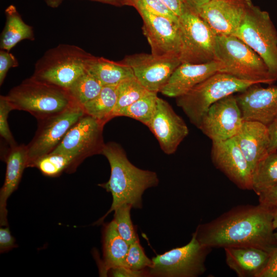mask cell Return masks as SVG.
Wrapping results in <instances>:
<instances>
[{
    "mask_svg": "<svg viewBox=\"0 0 277 277\" xmlns=\"http://www.w3.org/2000/svg\"><path fill=\"white\" fill-rule=\"evenodd\" d=\"M244 121L260 122L268 126L277 116V86L266 88L253 84L235 95Z\"/></svg>",
    "mask_w": 277,
    "mask_h": 277,
    "instance_id": "18",
    "label": "cell"
},
{
    "mask_svg": "<svg viewBox=\"0 0 277 277\" xmlns=\"http://www.w3.org/2000/svg\"><path fill=\"white\" fill-rule=\"evenodd\" d=\"M17 246L15 239L12 235L9 227L1 226L0 228V252L4 253Z\"/></svg>",
    "mask_w": 277,
    "mask_h": 277,
    "instance_id": "37",
    "label": "cell"
},
{
    "mask_svg": "<svg viewBox=\"0 0 277 277\" xmlns=\"http://www.w3.org/2000/svg\"><path fill=\"white\" fill-rule=\"evenodd\" d=\"M161 1L179 17L188 6L185 0H161Z\"/></svg>",
    "mask_w": 277,
    "mask_h": 277,
    "instance_id": "41",
    "label": "cell"
},
{
    "mask_svg": "<svg viewBox=\"0 0 277 277\" xmlns=\"http://www.w3.org/2000/svg\"><path fill=\"white\" fill-rule=\"evenodd\" d=\"M243 122L235 95L231 94L219 100L208 108L199 129L212 142L223 141L234 137Z\"/></svg>",
    "mask_w": 277,
    "mask_h": 277,
    "instance_id": "14",
    "label": "cell"
},
{
    "mask_svg": "<svg viewBox=\"0 0 277 277\" xmlns=\"http://www.w3.org/2000/svg\"><path fill=\"white\" fill-rule=\"evenodd\" d=\"M157 93L148 91L138 100L121 110L116 117H129L148 126L155 111L158 98Z\"/></svg>",
    "mask_w": 277,
    "mask_h": 277,
    "instance_id": "29",
    "label": "cell"
},
{
    "mask_svg": "<svg viewBox=\"0 0 277 277\" xmlns=\"http://www.w3.org/2000/svg\"><path fill=\"white\" fill-rule=\"evenodd\" d=\"M147 91L135 76L122 81L116 86V103L112 113V118L116 117L121 110L138 100Z\"/></svg>",
    "mask_w": 277,
    "mask_h": 277,
    "instance_id": "31",
    "label": "cell"
},
{
    "mask_svg": "<svg viewBox=\"0 0 277 277\" xmlns=\"http://www.w3.org/2000/svg\"><path fill=\"white\" fill-rule=\"evenodd\" d=\"M269 136V153L277 151V116L267 126Z\"/></svg>",
    "mask_w": 277,
    "mask_h": 277,
    "instance_id": "42",
    "label": "cell"
},
{
    "mask_svg": "<svg viewBox=\"0 0 277 277\" xmlns=\"http://www.w3.org/2000/svg\"><path fill=\"white\" fill-rule=\"evenodd\" d=\"M234 36L262 57L277 80V30L269 13L251 2Z\"/></svg>",
    "mask_w": 277,
    "mask_h": 277,
    "instance_id": "7",
    "label": "cell"
},
{
    "mask_svg": "<svg viewBox=\"0 0 277 277\" xmlns=\"http://www.w3.org/2000/svg\"><path fill=\"white\" fill-rule=\"evenodd\" d=\"M5 13L6 23L1 35V49L10 51L23 40H34L32 27L23 20L15 6H8Z\"/></svg>",
    "mask_w": 277,
    "mask_h": 277,
    "instance_id": "25",
    "label": "cell"
},
{
    "mask_svg": "<svg viewBox=\"0 0 277 277\" xmlns=\"http://www.w3.org/2000/svg\"><path fill=\"white\" fill-rule=\"evenodd\" d=\"M211 248L202 245L195 233L186 245L152 258L150 277H196L205 272V261Z\"/></svg>",
    "mask_w": 277,
    "mask_h": 277,
    "instance_id": "8",
    "label": "cell"
},
{
    "mask_svg": "<svg viewBox=\"0 0 277 277\" xmlns=\"http://www.w3.org/2000/svg\"><path fill=\"white\" fill-rule=\"evenodd\" d=\"M47 5L52 8H56L60 6L64 0H44Z\"/></svg>",
    "mask_w": 277,
    "mask_h": 277,
    "instance_id": "45",
    "label": "cell"
},
{
    "mask_svg": "<svg viewBox=\"0 0 277 277\" xmlns=\"http://www.w3.org/2000/svg\"><path fill=\"white\" fill-rule=\"evenodd\" d=\"M116 86H103L95 97L82 106L85 114L104 125L113 118L112 113L117 98Z\"/></svg>",
    "mask_w": 277,
    "mask_h": 277,
    "instance_id": "26",
    "label": "cell"
},
{
    "mask_svg": "<svg viewBox=\"0 0 277 277\" xmlns=\"http://www.w3.org/2000/svg\"><path fill=\"white\" fill-rule=\"evenodd\" d=\"M260 277H277V246L270 252L268 264Z\"/></svg>",
    "mask_w": 277,
    "mask_h": 277,
    "instance_id": "40",
    "label": "cell"
},
{
    "mask_svg": "<svg viewBox=\"0 0 277 277\" xmlns=\"http://www.w3.org/2000/svg\"><path fill=\"white\" fill-rule=\"evenodd\" d=\"M181 63L199 64L214 60L216 35L196 11L187 6L179 17Z\"/></svg>",
    "mask_w": 277,
    "mask_h": 277,
    "instance_id": "9",
    "label": "cell"
},
{
    "mask_svg": "<svg viewBox=\"0 0 277 277\" xmlns=\"http://www.w3.org/2000/svg\"><path fill=\"white\" fill-rule=\"evenodd\" d=\"M273 225L275 231V236L277 239V208L274 209Z\"/></svg>",
    "mask_w": 277,
    "mask_h": 277,
    "instance_id": "46",
    "label": "cell"
},
{
    "mask_svg": "<svg viewBox=\"0 0 277 277\" xmlns=\"http://www.w3.org/2000/svg\"><path fill=\"white\" fill-rule=\"evenodd\" d=\"M87 70L103 85L117 86L123 80L134 76L131 68L120 62H115L94 55L89 59Z\"/></svg>",
    "mask_w": 277,
    "mask_h": 277,
    "instance_id": "24",
    "label": "cell"
},
{
    "mask_svg": "<svg viewBox=\"0 0 277 277\" xmlns=\"http://www.w3.org/2000/svg\"><path fill=\"white\" fill-rule=\"evenodd\" d=\"M103 85L86 70L68 89L73 100L83 106L95 97L101 92Z\"/></svg>",
    "mask_w": 277,
    "mask_h": 277,
    "instance_id": "30",
    "label": "cell"
},
{
    "mask_svg": "<svg viewBox=\"0 0 277 277\" xmlns=\"http://www.w3.org/2000/svg\"><path fill=\"white\" fill-rule=\"evenodd\" d=\"M220 68V63L215 60L199 64L181 63L161 92L168 97L176 98L219 72Z\"/></svg>",
    "mask_w": 277,
    "mask_h": 277,
    "instance_id": "19",
    "label": "cell"
},
{
    "mask_svg": "<svg viewBox=\"0 0 277 277\" xmlns=\"http://www.w3.org/2000/svg\"><path fill=\"white\" fill-rule=\"evenodd\" d=\"M255 83L216 72L184 94L176 97V104L190 123L199 128L202 117L213 104L229 95L242 92Z\"/></svg>",
    "mask_w": 277,
    "mask_h": 277,
    "instance_id": "6",
    "label": "cell"
},
{
    "mask_svg": "<svg viewBox=\"0 0 277 277\" xmlns=\"http://www.w3.org/2000/svg\"><path fill=\"white\" fill-rule=\"evenodd\" d=\"M224 249L227 265L239 277H260L270 256V252L255 247Z\"/></svg>",
    "mask_w": 277,
    "mask_h": 277,
    "instance_id": "22",
    "label": "cell"
},
{
    "mask_svg": "<svg viewBox=\"0 0 277 277\" xmlns=\"http://www.w3.org/2000/svg\"><path fill=\"white\" fill-rule=\"evenodd\" d=\"M75 157L63 153H50L34 161L30 167L37 168L44 175L56 177L63 172H73L78 167Z\"/></svg>",
    "mask_w": 277,
    "mask_h": 277,
    "instance_id": "27",
    "label": "cell"
},
{
    "mask_svg": "<svg viewBox=\"0 0 277 277\" xmlns=\"http://www.w3.org/2000/svg\"><path fill=\"white\" fill-rule=\"evenodd\" d=\"M104 125L85 114L51 153L70 154L75 157L78 166L87 157L102 154L105 144L103 136Z\"/></svg>",
    "mask_w": 277,
    "mask_h": 277,
    "instance_id": "11",
    "label": "cell"
},
{
    "mask_svg": "<svg viewBox=\"0 0 277 277\" xmlns=\"http://www.w3.org/2000/svg\"><path fill=\"white\" fill-rule=\"evenodd\" d=\"M121 62L131 68L135 78L148 91L156 93L161 92L181 63L179 56L152 53L127 55Z\"/></svg>",
    "mask_w": 277,
    "mask_h": 277,
    "instance_id": "13",
    "label": "cell"
},
{
    "mask_svg": "<svg viewBox=\"0 0 277 277\" xmlns=\"http://www.w3.org/2000/svg\"><path fill=\"white\" fill-rule=\"evenodd\" d=\"M14 110L6 96H0V134L10 147L15 146L16 143L9 127L8 116L9 112Z\"/></svg>",
    "mask_w": 277,
    "mask_h": 277,
    "instance_id": "34",
    "label": "cell"
},
{
    "mask_svg": "<svg viewBox=\"0 0 277 277\" xmlns=\"http://www.w3.org/2000/svg\"><path fill=\"white\" fill-rule=\"evenodd\" d=\"M152 265V259L146 255L139 240L129 245L126 267L135 271H143L148 270Z\"/></svg>",
    "mask_w": 277,
    "mask_h": 277,
    "instance_id": "33",
    "label": "cell"
},
{
    "mask_svg": "<svg viewBox=\"0 0 277 277\" xmlns=\"http://www.w3.org/2000/svg\"><path fill=\"white\" fill-rule=\"evenodd\" d=\"M132 207L128 204H123L114 210L113 221L120 235L128 244L139 240L132 223L130 211Z\"/></svg>",
    "mask_w": 277,
    "mask_h": 277,
    "instance_id": "32",
    "label": "cell"
},
{
    "mask_svg": "<svg viewBox=\"0 0 277 277\" xmlns=\"http://www.w3.org/2000/svg\"><path fill=\"white\" fill-rule=\"evenodd\" d=\"M277 185V151L269 153L252 172V190L259 195Z\"/></svg>",
    "mask_w": 277,
    "mask_h": 277,
    "instance_id": "28",
    "label": "cell"
},
{
    "mask_svg": "<svg viewBox=\"0 0 277 277\" xmlns=\"http://www.w3.org/2000/svg\"><path fill=\"white\" fill-rule=\"evenodd\" d=\"M273 213L260 203L238 206L199 225L194 233L202 245L211 248L251 246L271 252L277 246Z\"/></svg>",
    "mask_w": 277,
    "mask_h": 277,
    "instance_id": "1",
    "label": "cell"
},
{
    "mask_svg": "<svg viewBox=\"0 0 277 277\" xmlns=\"http://www.w3.org/2000/svg\"><path fill=\"white\" fill-rule=\"evenodd\" d=\"M18 66L16 57L10 51L3 49L0 51V85L1 86L9 69Z\"/></svg>",
    "mask_w": 277,
    "mask_h": 277,
    "instance_id": "36",
    "label": "cell"
},
{
    "mask_svg": "<svg viewBox=\"0 0 277 277\" xmlns=\"http://www.w3.org/2000/svg\"><path fill=\"white\" fill-rule=\"evenodd\" d=\"M150 12L179 22V17L161 0H134Z\"/></svg>",
    "mask_w": 277,
    "mask_h": 277,
    "instance_id": "35",
    "label": "cell"
},
{
    "mask_svg": "<svg viewBox=\"0 0 277 277\" xmlns=\"http://www.w3.org/2000/svg\"><path fill=\"white\" fill-rule=\"evenodd\" d=\"M251 0H211L195 11L217 36L234 35Z\"/></svg>",
    "mask_w": 277,
    "mask_h": 277,
    "instance_id": "17",
    "label": "cell"
},
{
    "mask_svg": "<svg viewBox=\"0 0 277 277\" xmlns=\"http://www.w3.org/2000/svg\"><path fill=\"white\" fill-rule=\"evenodd\" d=\"M92 55L76 45L59 44L48 50L37 61L31 76L68 90L87 70Z\"/></svg>",
    "mask_w": 277,
    "mask_h": 277,
    "instance_id": "5",
    "label": "cell"
},
{
    "mask_svg": "<svg viewBox=\"0 0 277 277\" xmlns=\"http://www.w3.org/2000/svg\"><path fill=\"white\" fill-rule=\"evenodd\" d=\"M214 60L221 65L219 72L260 84L270 85L277 81L262 57L234 35L216 36Z\"/></svg>",
    "mask_w": 277,
    "mask_h": 277,
    "instance_id": "3",
    "label": "cell"
},
{
    "mask_svg": "<svg viewBox=\"0 0 277 277\" xmlns=\"http://www.w3.org/2000/svg\"><path fill=\"white\" fill-rule=\"evenodd\" d=\"M102 154L108 161L111 173L107 182L98 185L111 194L112 202L109 210L95 225L102 224L109 214L123 204H130L132 208L141 209L145 191L157 186L159 183L155 172L140 169L132 164L124 150L116 143L105 144Z\"/></svg>",
    "mask_w": 277,
    "mask_h": 277,
    "instance_id": "2",
    "label": "cell"
},
{
    "mask_svg": "<svg viewBox=\"0 0 277 277\" xmlns=\"http://www.w3.org/2000/svg\"><path fill=\"white\" fill-rule=\"evenodd\" d=\"M3 160L6 164L5 178L0 190V225L8 226L7 203L17 188L24 169L27 167V145L10 147Z\"/></svg>",
    "mask_w": 277,
    "mask_h": 277,
    "instance_id": "21",
    "label": "cell"
},
{
    "mask_svg": "<svg viewBox=\"0 0 277 277\" xmlns=\"http://www.w3.org/2000/svg\"><path fill=\"white\" fill-rule=\"evenodd\" d=\"M147 127L162 150L168 155L176 151L189 133V129L183 118L167 101L159 97L154 115Z\"/></svg>",
    "mask_w": 277,
    "mask_h": 277,
    "instance_id": "16",
    "label": "cell"
},
{
    "mask_svg": "<svg viewBox=\"0 0 277 277\" xmlns=\"http://www.w3.org/2000/svg\"><path fill=\"white\" fill-rule=\"evenodd\" d=\"M134 7L143 21L142 29L150 46L151 53L156 56L179 57L181 48L179 22L150 12L133 0Z\"/></svg>",
    "mask_w": 277,
    "mask_h": 277,
    "instance_id": "12",
    "label": "cell"
},
{
    "mask_svg": "<svg viewBox=\"0 0 277 277\" xmlns=\"http://www.w3.org/2000/svg\"><path fill=\"white\" fill-rule=\"evenodd\" d=\"M210 1L211 0H185V2L188 6L195 10Z\"/></svg>",
    "mask_w": 277,
    "mask_h": 277,
    "instance_id": "44",
    "label": "cell"
},
{
    "mask_svg": "<svg viewBox=\"0 0 277 277\" xmlns=\"http://www.w3.org/2000/svg\"><path fill=\"white\" fill-rule=\"evenodd\" d=\"M212 142L214 166L240 189L252 190V172L234 137Z\"/></svg>",
    "mask_w": 277,
    "mask_h": 277,
    "instance_id": "15",
    "label": "cell"
},
{
    "mask_svg": "<svg viewBox=\"0 0 277 277\" xmlns=\"http://www.w3.org/2000/svg\"><path fill=\"white\" fill-rule=\"evenodd\" d=\"M111 276H130V277H144L148 276L147 270L143 271H135L127 267H118L110 269L107 275Z\"/></svg>",
    "mask_w": 277,
    "mask_h": 277,
    "instance_id": "39",
    "label": "cell"
},
{
    "mask_svg": "<svg viewBox=\"0 0 277 277\" xmlns=\"http://www.w3.org/2000/svg\"><path fill=\"white\" fill-rule=\"evenodd\" d=\"M103 261L100 274L107 276L113 268L126 267V258L129 247L119 234L113 220L104 227L102 235Z\"/></svg>",
    "mask_w": 277,
    "mask_h": 277,
    "instance_id": "23",
    "label": "cell"
},
{
    "mask_svg": "<svg viewBox=\"0 0 277 277\" xmlns=\"http://www.w3.org/2000/svg\"><path fill=\"white\" fill-rule=\"evenodd\" d=\"M258 196L260 204L273 209L277 208V185L265 190Z\"/></svg>",
    "mask_w": 277,
    "mask_h": 277,
    "instance_id": "38",
    "label": "cell"
},
{
    "mask_svg": "<svg viewBox=\"0 0 277 277\" xmlns=\"http://www.w3.org/2000/svg\"><path fill=\"white\" fill-rule=\"evenodd\" d=\"M234 137L253 172L258 163L269 153L267 126L256 121H244Z\"/></svg>",
    "mask_w": 277,
    "mask_h": 277,
    "instance_id": "20",
    "label": "cell"
},
{
    "mask_svg": "<svg viewBox=\"0 0 277 277\" xmlns=\"http://www.w3.org/2000/svg\"><path fill=\"white\" fill-rule=\"evenodd\" d=\"M85 114L82 106L75 103L60 113L37 120L34 136L27 145V167L38 158L52 152Z\"/></svg>",
    "mask_w": 277,
    "mask_h": 277,
    "instance_id": "10",
    "label": "cell"
},
{
    "mask_svg": "<svg viewBox=\"0 0 277 277\" xmlns=\"http://www.w3.org/2000/svg\"><path fill=\"white\" fill-rule=\"evenodd\" d=\"M6 96L14 110L28 112L37 120L60 113L76 103L67 90L32 76Z\"/></svg>",
    "mask_w": 277,
    "mask_h": 277,
    "instance_id": "4",
    "label": "cell"
},
{
    "mask_svg": "<svg viewBox=\"0 0 277 277\" xmlns=\"http://www.w3.org/2000/svg\"><path fill=\"white\" fill-rule=\"evenodd\" d=\"M96 1L104 4L113 5L116 7H122L124 6H134L133 0H90Z\"/></svg>",
    "mask_w": 277,
    "mask_h": 277,
    "instance_id": "43",
    "label": "cell"
}]
</instances>
